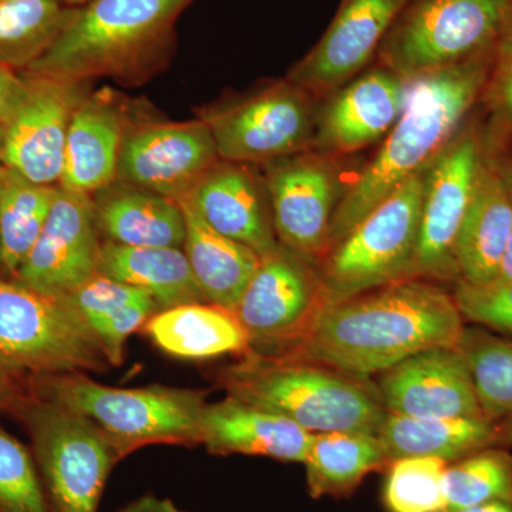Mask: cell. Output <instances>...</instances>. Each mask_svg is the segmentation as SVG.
I'll list each match as a JSON object with an SVG mask.
<instances>
[{"instance_id":"10","label":"cell","mask_w":512,"mask_h":512,"mask_svg":"<svg viewBox=\"0 0 512 512\" xmlns=\"http://www.w3.org/2000/svg\"><path fill=\"white\" fill-rule=\"evenodd\" d=\"M318 101L284 79L205 107L200 119L210 128L221 160L264 167L312 150Z\"/></svg>"},{"instance_id":"36","label":"cell","mask_w":512,"mask_h":512,"mask_svg":"<svg viewBox=\"0 0 512 512\" xmlns=\"http://www.w3.org/2000/svg\"><path fill=\"white\" fill-rule=\"evenodd\" d=\"M485 123L484 150L491 156L504 153L512 146V28L495 50L493 67L483 97Z\"/></svg>"},{"instance_id":"33","label":"cell","mask_w":512,"mask_h":512,"mask_svg":"<svg viewBox=\"0 0 512 512\" xmlns=\"http://www.w3.org/2000/svg\"><path fill=\"white\" fill-rule=\"evenodd\" d=\"M448 511L493 501L512 503V453L510 448H488L448 464L446 468Z\"/></svg>"},{"instance_id":"37","label":"cell","mask_w":512,"mask_h":512,"mask_svg":"<svg viewBox=\"0 0 512 512\" xmlns=\"http://www.w3.org/2000/svg\"><path fill=\"white\" fill-rule=\"evenodd\" d=\"M451 293L464 320L512 338V282L473 285L460 279Z\"/></svg>"},{"instance_id":"47","label":"cell","mask_w":512,"mask_h":512,"mask_svg":"<svg viewBox=\"0 0 512 512\" xmlns=\"http://www.w3.org/2000/svg\"><path fill=\"white\" fill-rule=\"evenodd\" d=\"M2 150H3V124L0 123V165H2Z\"/></svg>"},{"instance_id":"1","label":"cell","mask_w":512,"mask_h":512,"mask_svg":"<svg viewBox=\"0 0 512 512\" xmlns=\"http://www.w3.org/2000/svg\"><path fill=\"white\" fill-rule=\"evenodd\" d=\"M464 328L453 293L406 279L329 303L305 338L268 357L369 379L421 350L457 346Z\"/></svg>"},{"instance_id":"45","label":"cell","mask_w":512,"mask_h":512,"mask_svg":"<svg viewBox=\"0 0 512 512\" xmlns=\"http://www.w3.org/2000/svg\"><path fill=\"white\" fill-rule=\"evenodd\" d=\"M448 512H512V503H508V501H493V503L474 505V507Z\"/></svg>"},{"instance_id":"9","label":"cell","mask_w":512,"mask_h":512,"mask_svg":"<svg viewBox=\"0 0 512 512\" xmlns=\"http://www.w3.org/2000/svg\"><path fill=\"white\" fill-rule=\"evenodd\" d=\"M423 177L414 175L400 185L320 256L316 266L329 303L409 279Z\"/></svg>"},{"instance_id":"24","label":"cell","mask_w":512,"mask_h":512,"mask_svg":"<svg viewBox=\"0 0 512 512\" xmlns=\"http://www.w3.org/2000/svg\"><path fill=\"white\" fill-rule=\"evenodd\" d=\"M512 232V201L493 158L484 150L473 197L457 238V265L463 281L491 284Z\"/></svg>"},{"instance_id":"13","label":"cell","mask_w":512,"mask_h":512,"mask_svg":"<svg viewBox=\"0 0 512 512\" xmlns=\"http://www.w3.org/2000/svg\"><path fill=\"white\" fill-rule=\"evenodd\" d=\"M338 158L306 150L264 165L279 244L318 264L346 190Z\"/></svg>"},{"instance_id":"41","label":"cell","mask_w":512,"mask_h":512,"mask_svg":"<svg viewBox=\"0 0 512 512\" xmlns=\"http://www.w3.org/2000/svg\"><path fill=\"white\" fill-rule=\"evenodd\" d=\"M28 392L26 376L0 366V413L12 412L13 406Z\"/></svg>"},{"instance_id":"32","label":"cell","mask_w":512,"mask_h":512,"mask_svg":"<svg viewBox=\"0 0 512 512\" xmlns=\"http://www.w3.org/2000/svg\"><path fill=\"white\" fill-rule=\"evenodd\" d=\"M457 348L466 357L478 402L491 417H512V338L464 328Z\"/></svg>"},{"instance_id":"2","label":"cell","mask_w":512,"mask_h":512,"mask_svg":"<svg viewBox=\"0 0 512 512\" xmlns=\"http://www.w3.org/2000/svg\"><path fill=\"white\" fill-rule=\"evenodd\" d=\"M494 55L409 80L402 116L339 202L326 251L400 185L424 173L451 143L481 103Z\"/></svg>"},{"instance_id":"42","label":"cell","mask_w":512,"mask_h":512,"mask_svg":"<svg viewBox=\"0 0 512 512\" xmlns=\"http://www.w3.org/2000/svg\"><path fill=\"white\" fill-rule=\"evenodd\" d=\"M116 512H188L181 510L173 501L168 498H160L157 495L148 493L143 494L136 500L123 505L120 510Z\"/></svg>"},{"instance_id":"21","label":"cell","mask_w":512,"mask_h":512,"mask_svg":"<svg viewBox=\"0 0 512 512\" xmlns=\"http://www.w3.org/2000/svg\"><path fill=\"white\" fill-rule=\"evenodd\" d=\"M377 436L390 464L399 458L463 460L488 448L512 447V417L419 419L387 413Z\"/></svg>"},{"instance_id":"23","label":"cell","mask_w":512,"mask_h":512,"mask_svg":"<svg viewBox=\"0 0 512 512\" xmlns=\"http://www.w3.org/2000/svg\"><path fill=\"white\" fill-rule=\"evenodd\" d=\"M126 127L116 101L104 94H87L70 121L59 187L93 197L113 184Z\"/></svg>"},{"instance_id":"22","label":"cell","mask_w":512,"mask_h":512,"mask_svg":"<svg viewBox=\"0 0 512 512\" xmlns=\"http://www.w3.org/2000/svg\"><path fill=\"white\" fill-rule=\"evenodd\" d=\"M311 431L293 421L225 397L207 403L202 416V446L212 456H256L305 463Z\"/></svg>"},{"instance_id":"14","label":"cell","mask_w":512,"mask_h":512,"mask_svg":"<svg viewBox=\"0 0 512 512\" xmlns=\"http://www.w3.org/2000/svg\"><path fill=\"white\" fill-rule=\"evenodd\" d=\"M220 160L201 119L146 121L126 127L116 181L180 201Z\"/></svg>"},{"instance_id":"11","label":"cell","mask_w":512,"mask_h":512,"mask_svg":"<svg viewBox=\"0 0 512 512\" xmlns=\"http://www.w3.org/2000/svg\"><path fill=\"white\" fill-rule=\"evenodd\" d=\"M484 158L483 128L468 120L424 171L419 238L409 279L460 281L457 238Z\"/></svg>"},{"instance_id":"46","label":"cell","mask_w":512,"mask_h":512,"mask_svg":"<svg viewBox=\"0 0 512 512\" xmlns=\"http://www.w3.org/2000/svg\"><path fill=\"white\" fill-rule=\"evenodd\" d=\"M62 2L70 6H82L84 3L90 2V0H62Z\"/></svg>"},{"instance_id":"5","label":"cell","mask_w":512,"mask_h":512,"mask_svg":"<svg viewBox=\"0 0 512 512\" xmlns=\"http://www.w3.org/2000/svg\"><path fill=\"white\" fill-rule=\"evenodd\" d=\"M26 386L36 396L89 417L113 441L121 460L156 444H202L207 390L163 384L120 389L79 372L26 376Z\"/></svg>"},{"instance_id":"16","label":"cell","mask_w":512,"mask_h":512,"mask_svg":"<svg viewBox=\"0 0 512 512\" xmlns=\"http://www.w3.org/2000/svg\"><path fill=\"white\" fill-rule=\"evenodd\" d=\"M103 239L92 195L57 187L35 245L12 279L47 295L67 298L100 272Z\"/></svg>"},{"instance_id":"18","label":"cell","mask_w":512,"mask_h":512,"mask_svg":"<svg viewBox=\"0 0 512 512\" xmlns=\"http://www.w3.org/2000/svg\"><path fill=\"white\" fill-rule=\"evenodd\" d=\"M407 96L409 80L379 64L365 70L318 103L312 150L340 158L382 143Z\"/></svg>"},{"instance_id":"4","label":"cell","mask_w":512,"mask_h":512,"mask_svg":"<svg viewBox=\"0 0 512 512\" xmlns=\"http://www.w3.org/2000/svg\"><path fill=\"white\" fill-rule=\"evenodd\" d=\"M239 402L278 414L311 433H379L387 410L377 384L315 363L247 353L217 373Z\"/></svg>"},{"instance_id":"30","label":"cell","mask_w":512,"mask_h":512,"mask_svg":"<svg viewBox=\"0 0 512 512\" xmlns=\"http://www.w3.org/2000/svg\"><path fill=\"white\" fill-rule=\"evenodd\" d=\"M59 185H40L0 165V268L12 279L35 245Z\"/></svg>"},{"instance_id":"39","label":"cell","mask_w":512,"mask_h":512,"mask_svg":"<svg viewBox=\"0 0 512 512\" xmlns=\"http://www.w3.org/2000/svg\"><path fill=\"white\" fill-rule=\"evenodd\" d=\"M157 312V303L148 296L94 323L92 329L100 340L110 366L123 365L127 339L137 330L143 329L147 320Z\"/></svg>"},{"instance_id":"17","label":"cell","mask_w":512,"mask_h":512,"mask_svg":"<svg viewBox=\"0 0 512 512\" xmlns=\"http://www.w3.org/2000/svg\"><path fill=\"white\" fill-rule=\"evenodd\" d=\"M410 0H340L319 42L286 79L316 99L335 92L376 60L377 50Z\"/></svg>"},{"instance_id":"26","label":"cell","mask_w":512,"mask_h":512,"mask_svg":"<svg viewBox=\"0 0 512 512\" xmlns=\"http://www.w3.org/2000/svg\"><path fill=\"white\" fill-rule=\"evenodd\" d=\"M185 218L184 252L205 299L234 312L261 264V256L212 229L190 200L178 201Z\"/></svg>"},{"instance_id":"29","label":"cell","mask_w":512,"mask_h":512,"mask_svg":"<svg viewBox=\"0 0 512 512\" xmlns=\"http://www.w3.org/2000/svg\"><path fill=\"white\" fill-rule=\"evenodd\" d=\"M101 274L146 291L158 312L208 302L192 274L183 248H141L103 242Z\"/></svg>"},{"instance_id":"40","label":"cell","mask_w":512,"mask_h":512,"mask_svg":"<svg viewBox=\"0 0 512 512\" xmlns=\"http://www.w3.org/2000/svg\"><path fill=\"white\" fill-rule=\"evenodd\" d=\"M28 92V77L0 64V123L13 116Z\"/></svg>"},{"instance_id":"28","label":"cell","mask_w":512,"mask_h":512,"mask_svg":"<svg viewBox=\"0 0 512 512\" xmlns=\"http://www.w3.org/2000/svg\"><path fill=\"white\" fill-rule=\"evenodd\" d=\"M303 464L312 498H348L369 474L386 471L390 461L375 433L329 431L312 433Z\"/></svg>"},{"instance_id":"7","label":"cell","mask_w":512,"mask_h":512,"mask_svg":"<svg viewBox=\"0 0 512 512\" xmlns=\"http://www.w3.org/2000/svg\"><path fill=\"white\" fill-rule=\"evenodd\" d=\"M512 28V0H410L376 62L412 80L495 53Z\"/></svg>"},{"instance_id":"35","label":"cell","mask_w":512,"mask_h":512,"mask_svg":"<svg viewBox=\"0 0 512 512\" xmlns=\"http://www.w3.org/2000/svg\"><path fill=\"white\" fill-rule=\"evenodd\" d=\"M0 512H52L32 450L2 426Z\"/></svg>"},{"instance_id":"3","label":"cell","mask_w":512,"mask_h":512,"mask_svg":"<svg viewBox=\"0 0 512 512\" xmlns=\"http://www.w3.org/2000/svg\"><path fill=\"white\" fill-rule=\"evenodd\" d=\"M194 0H90L76 6L49 50L26 72L89 83L140 84L165 69L175 25Z\"/></svg>"},{"instance_id":"6","label":"cell","mask_w":512,"mask_h":512,"mask_svg":"<svg viewBox=\"0 0 512 512\" xmlns=\"http://www.w3.org/2000/svg\"><path fill=\"white\" fill-rule=\"evenodd\" d=\"M12 414L25 427L52 512H97L121 458L113 441L83 414L26 392Z\"/></svg>"},{"instance_id":"19","label":"cell","mask_w":512,"mask_h":512,"mask_svg":"<svg viewBox=\"0 0 512 512\" xmlns=\"http://www.w3.org/2000/svg\"><path fill=\"white\" fill-rule=\"evenodd\" d=\"M377 389L387 413L419 419L488 416L457 346L414 353L380 373Z\"/></svg>"},{"instance_id":"44","label":"cell","mask_w":512,"mask_h":512,"mask_svg":"<svg viewBox=\"0 0 512 512\" xmlns=\"http://www.w3.org/2000/svg\"><path fill=\"white\" fill-rule=\"evenodd\" d=\"M494 282H512V232L508 239L507 248H505L503 261H501L500 269H498L497 278Z\"/></svg>"},{"instance_id":"31","label":"cell","mask_w":512,"mask_h":512,"mask_svg":"<svg viewBox=\"0 0 512 512\" xmlns=\"http://www.w3.org/2000/svg\"><path fill=\"white\" fill-rule=\"evenodd\" d=\"M74 9L62 0H0V64L26 72L55 43Z\"/></svg>"},{"instance_id":"12","label":"cell","mask_w":512,"mask_h":512,"mask_svg":"<svg viewBox=\"0 0 512 512\" xmlns=\"http://www.w3.org/2000/svg\"><path fill=\"white\" fill-rule=\"evenodd\" d=\"M328 303L315 262L279 244L262 256L234 312L248 353L278 356L308 335Z\"/></svg>"},{"instance_id":"27","label":"cell","mask_w":512,"mask_h":512,"mask_svg":"<svg viewBox=\"0 0 512 512\" xmlns=\"http://www.w3.org/2000/svg\"><path fill=\"white\" fill-rule=\"evenodd\" d=\"M158 349L180 359H211L249 352L247 332L235 312L210 302L187 303L154 313L143 326Z\"/></svg>"},{"instance_id":"43","label":"cell","mask_w":512,"mask_h":512,"mask_svg":"<svg viewBox=\"0 0 512 512\" xmlns=\"http://www.w3.org/2000/svg\"><path fill=\"white\" fill-rule=\"evenodd\" d=\"M491 158H493L498 175H500L505 190H507L512 201V153H510V150H507L504 151V153L495 154V156H491Z\"/></svg>"},{"instance_id":"15","label":"cell","mask_w":512,"mask_h":512,"mask_svg":"<svg viewBox=\"0 0 512 512\" xmlns=\"http://www.w3.org/2000/svg\"><path fill=\"white\" fill-rule=\"evenodd\" d=\"M28 77V92L3 124L2 164L26 180L59 185L70 121L87 96V83Z\"/></svg>"},{"instance_id":"38","label":"cell","mask_w":512,"mask_h":512,"mask_svg":"<svg viewBox=\"0 0 512 512\" xmlns=\"http://www.w3.org/2000/svg\"><path fill=\"white\" fill-rule=\"evenodd\" d=\"M148 296L150 295L143 289L124 284L99 272L67 298L82 313L89 325L93 326L99 320L113 315L131 303L143 301Z\"/></svg>"},{"instance_id":"20","label":"cell","mask_w":512,"mask_h":512,"mask_svg":"<svg viewBox=\"0 0 512 512\" xmlns=\"http://www.w3.org/2000/svg\"><path fill=\"white\" fill-rule=\"evenodd\" d=\"M187 198L212 229L261 258L279 247L265 178L254 165L220 160Z\"/></svg>"},{"instance_id":"34","label":"cell","mask_w":512,"mask_h":512,"mask_svg":"<svg viewBox=\"0 0 512 512\" xmlns=\"http://www.w3.org/2000/svg\"><path fill=\"white\" fill-rule=\"evenodd\" d=\"M437 457H406L386 468L383 501L389 512H446V468Z\"/></svg>"},{"instance_id":"25","label":"cell","mask_w":512,"mask_h":512,"mask_svg":"<svg viewBox=\"0 0 512 512\" xmlns=\"http://www.w3.org/2000/svg\"><path fill=\"white\" fill-rule=\"evenodd\" d=\"M103 242L141 248H183L185 218L180 202L114 181L93 195Z\"/></svg>"},{"instance_id":"8","label":"cell","mask_w":512,"mask_h":512,"mask_svg":"<svg viewBox=\"0 0 512 512\" xmlns=\"http://www.w3.org/2000/svg\"><path fill=\"white\" fill-rule=\"evenodd\" d=\"M0 366L22 376L103 373L99 338L69 298L0 279Z\"/></svg>"}]
</instances>
